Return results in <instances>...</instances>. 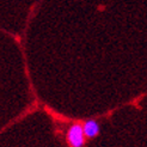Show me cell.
<instances>
[{
	"label": "cell",
	"instance_id": "obj_1",
	"mask_svg": "<svg viewBox=\"0 0 147 147\" xmlns=\"http://www.w3.org/2000/svg\"><path fill=\"white\" fill-rule=\"evenodd\" d=\"M66 141L69 147H84L86 135L83 129V123H73L66 131Z\"/></svg>",
	"mask_w": 147,
	"mask_h": 147
},
{
	"label": "cell",
	"instance_id": "obj_2",
	"mask_svg": "<svg viewBox=\"0 0 147 147\" xmlns=\"http://www.w3.org/2000/svg\"><path fill=\"white\" fill-rule=\"evenodd\" d=\"M83 129H84V133L86 135V139H93V138H96L99 134L100 124H99V122L97 120L89 119V120L84 121Z\"/></svg>",
	"mask_w": 147,
	"mask_h": 147
}]
</instances>
